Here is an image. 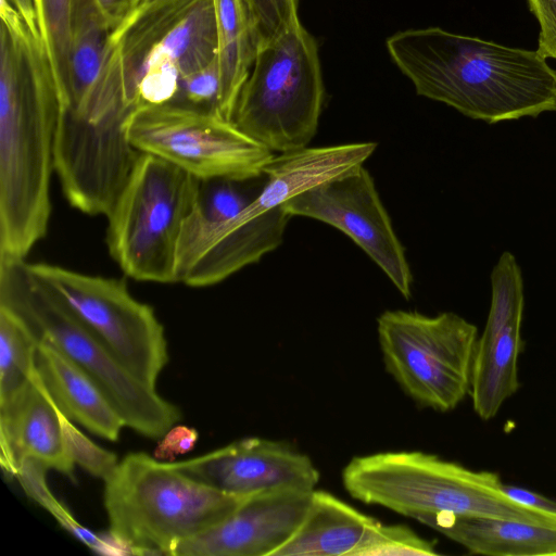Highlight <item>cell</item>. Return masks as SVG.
Listing matches in <instances>:
<instances>
[{"label":"cell","instance_id":"19","mask_svg":"<svg viewBox=\"0 0 556 556\" xmlns=\"http://www.w3.org/2000/svg\"><path fill=\"white\" fill-rule=\"evenodd\" d=\"M36 368L61 412L93 434L116 441L125 424L101 389L70 358L38 342Z\"/></svg>","mask_w":556,"mask_h":556},{"label":"cell","instance_id":"11","mask_svg":"<svg viewBox=\"0 0 556 556\" xmlns=\"http://www.w3.org/2000/svg\"><path fill=\"white\" fill-rule=\"evenodd\" d=\"M125 131L138 152L164 159L197 178L261 174L275 156L231 121L177 104L134 111Z\"/></svg>","mask_w":556,"mask_h":556},{"label":"cell","instance_id":"22","mask_svg":"<svg viewBox=\"0 0 556 556\" xmlns=\"http://www.w3.org/2000/svg\"><path fill=\"white\" fill-rule=\"evenodd\" d=\"M266 182L265 172L250 176L198 178L192 210L182 230L207 228L235 218L258 198Z\"/></svg>","mask_w":556,"mask_h":556},{"label":"cell","instance_id":"32","mask_svg":"<svg viewBox=\"0 0 556 556\" xmlns=\"http://www.w3.org/2000/svg\"><path fill=\"white\" fill-rule=\"evenodd\" d=\"M144 0H96L108 22L115 30L127 21Z\"/></svg>","mask_w":556,"mask_h":556},{"label":"cell","instance_id":"18","mask_svg":"<svg viewBox=\"0 0 556 556\" xmlns=\"http://www.w3.org/2000/svg\"><path fill=\"white\" fill-rule=\"evenodd\" d=\"M0 462L15 477L25 458H35L49 469L73 478L61 427L60 408L36 371L29 383L0 404Z\"/></svg>","mask_w":556,"mask_h":556},{"label":"cell","instance_id":"25","mask_svg":"<svg viewBox=\"0 0 556 556\" xmlns=\"http://www.w3.org/2000/svg\"><path fill=\"white\" fill-rule=\"evenodd\" d=\"M49 468L38 459L25 458L17 468L15 478L34 501L48 509L73 535L90 545L96 533L80 526L72 515L53 497L46 483L45 473Z\"/></svg>","mask_w":556,"mask_h":556},{"label":"cell","instance_id":"2","mask_svg":"<svg viewBox=\"0 0 556 556\" xmlns=\"http://www.w3.org/2000/svg\"><path fill=\"white\" fill-rule=\"evenodd\" d=\"M416 93L489 124L556 112V70L538 50L511 48L440 27L386 42Z\"/></svg>","mask_w":556,"mask_h":556},{"label":"cell","instance_id":"16","mask_svg":"<svg viewBox=\"0 0 556 556\" xmlns=\"http://www.w3.org/2000/svg\"><path fill=\"white\" fill-rule=\"evenodd\" d=\"M290 217L282 205L258 215L249 206L216 226L181 230L176 281L189 287L213 286L258 262L282 243Z\"/></svg>","mask_w":556,"mask_h":556},{"label":"cell","instance_id":"8","mask_svg":"<svg viewBox=\"0 0 556 556\" xmlns=\"http://www.w3.org/2000/svg\"><path fill=\"white\" fill-rule=\"evenodd\" d=\"M198 178L150 153H139L108 217L112 258L132 279L175 283L177 247Z\"/></svg>","mask_w":556,"mask_h":556},{"label":"cell","instance_id":"27","mask_svg":"<svg viewBox=\"0 0 556 556\" xmlns=\"http://www.w3.org/2000/svg\"><path fill=\"white\" fill-rule=\"evenodd\" d=\"M60 419L65 447L74 464L104 481L116 468L117 456L91 441L61 409Z\"/></svg>","mask_w":556,"mask_h":556},{"label":"cell","instance_id":"23","mask_svg":"<svg viewBox=\"0 0 556 556\" xmlns=\"http://www.w3.org/2000/svg\"><path fill=\"white\" fill-rule=\"evenodd\" d=\"M38 341L22 318L0 304V404L5 403L35 376Z\"/></svg>","mask_w":556,"mask_h":556},{"label":"cell","instance_id":"26","mask_svg":"<svg viewBox=\"0 0 556 556\" xmlns=\"http://www.w3.org/2000/svg\"><path fill=\"white\" fill-rule=\"evenodd\" d=\"M249 14L257 49L300 21L299 0H242Z\"/></svg>","mask_w":556,"mask_h":556},{"label":"cell","instance_id":"3","mask_svg":"<svg viewBox=\"0 0 556 556\" xmlns=\"http://www.w3.org/2000/svg\"><path fill=\"white\" fill-rule=\"evenodd\" d=\"M342 481L353 498L416 520L430 515H458L556 527V519L508 498L497 472L471 470L419 451L353 457L343 469Z\"/></svg>","mask_w":556,"mask_h":556},{"label":"cell","instance_id":"29","mask_svg":"<svg viewBox=\"0 0 556 556\" xmlns=\"http://www.w3.org/2000/svg\"><path fill=\"white\" fill-rule=\"evenodd\" d=\"M540 25L538 52L556 59V0H527Z\"/></svg>","mask_w":556,"mask_h":556},{"label":"cell","instance_id":"24","mask_svg":"<svg viewBox=\"0 0 556 556\" xmlns=\"http://www.w3.org/2000/svg\"><path fill=\"white\" fill-rule=\"evenodd\" d=\"M37 27L51 62L60 99L68 75L71 0H34Z\"/></svg>","mask_w":556,"mask_h":556},{"label":"cell","instance_id":"31","mask_svg":"<svg viewBox=\"0 0 556 556\" xmlns=\"http://www.w3.org/2000/svg\"><path fill=\"white\" fill-rule=\"evenodd\" d=\"M504 494L515 503L556 519V501L522 486L502 484Z\"/></svg>","mask_w":556,"mask_h":556},{"label":"cell","instance_id":"28","mask_svg":"<svg viewBox=\"0 0 556 556\" xmlns=\"http://www.w3.org/2000/svg\"><path fill=\"white\" fill-rule=\"evenodd\" d=\"M208 113L220 114V76L217 59L208 66L187 76L172 103ZM223 117V116H222Z\"/></svg>","mask_w":556,"mask_h":556},{"label":"cell","instance_id":"6","mask_svg":"<svg viewBox=\"0 0 556 556\" xmlns=\"http://www.w3.org/2000/svg\"><path fill=\"white\" fill-rule=\"evenodd\" d=\"M131 113L172 103L179 83L217 59L215 0H159L141 5L111 37Z\"/></svg>","mask_w":556,"mask_h":556},{"label":"cell","instance_id":"13","mask_svg":"<svg viewBox=\"0 0 556 556\" xmlns=\"http://www.w3.org/2000/svg\"><path fill=\"white\" fill-rule=\"evenodd\" d=\"M523 281L516 257L504 252L491 273V305L485 327L478 337L469 394L476 414L495 417L519 388Z\"/></svg>","mask_w":556,"mask_h":556},{"label":"cell","instance_id":"10","mask_svg":"<svg viewBox=\"0 0 556 556\" xmlns=\"http://www.w3.org/2000/svg\"><path fill=\"white\" fill-rule=\"evenodd\" d=\"M29 273L130 372L153 389L168 363L163 325L129 292L126 280L48 263Z\"/></svg>","mask_w":556,"mask_h":556},{"label":"cell","instance_id":"5","mask_svg":"<svg viewBox=\"0 0 556 556\" xmlns=\"http://www.w3.org/2000/svg\"><path fill=\"white\" fill-rule=\"evenodd\" d=\"M0 304L14 311L38 342L76 364L101 389L125 427L162 438L181 419L162 397L113 356L27 269L26 260L0 258Z\"/></svg>","mask_w":556,"mask_h":556},{"label":"cell","instance_id":"33","mask_svg":"<svg viewBox=\"0 0 556 556\" xmlns=\"http://www.w3.org/2000/svg\"><path fill=\"white\" fill-rule=\"evenodd\" d=\"M154 1H159V0H144L141 5L147 4V3H151V2H154Z\"/></svg>","mask_w":556,"mask_h":556},{"label":"cell","instance_id":"17","mask_svg":"<svg viewBox=\"0 0 556 556\" xmlns=\"http://www.w3.org/2000/svg\"><path fill=\"white\" fill-rule=\"evenodd\" d=\"M312 493L278 489L250 495L222 522L179 543L172 556H273L302 523Z\"/></svg>","mask_w":556,"mask_h":556},{"label":"cell","instance_id":"7","mask_svg":"<svg viewBox=\"0 0 556 556\" xmlns=\"http://www.w3.org/2000/svg\"><path fill=\"white\" fill-rule=\"evenodd\" d=\"M325 88L314 37L296 22L258 47L231 122L276 154L308 147Z\"/></svg>","mask_w":556,"mask_h":556},{"label":"cell","instance_id":"20","mask_svg":"<svg viewBox=\"0 0 556 556\" xmlns=\"http://www.w3.org/2000/svg\"><path fill=\"white\" fill-rule=\"evenodd\" d=\"M470 554L490 556L556 555V527L480 516L430 515L418 519Z\"/></svg>","mask_w":556,"mask_h":556},{"label":"cell","instance_id":"4","mask_svg":"<svg viewBox=\"0 0 556 556\" xmlns=\"http://www.w3.org/2000/svg\"><path fill=\"white\" fill-rule=\"evenodd\" d=\"M248 496L224 493L172 462L129 453L104 480L110 532L134 555H170L181 542L218 525Z\"/></svg>","mask_w":556,"mask_h":556},{"label":"cell","instance_id":"15","mask_svg":"<svg viewBox=\"0 0 556 556\" xmlns=\"http://www.w3.org/2000/svg\"><path fill=\"white\" fill-rule=\"evenodd\" d=\"M172 463L188 477L236 496L278 489L311 492L319 481L318 469L307 455L285 442L256 437Z\"/></svg>","mask_w":556,"mask_h":556},{"label":"cell","instance_id":"30","mask_svg":"<svg viewBox=\"0 0 556 556\" xmlns=\"http://www.w3.org/2000/svg\"><path fill=\"white\" fill-rule=\"evenodd\" d=\"M199 438L195 429L187 426H173L161 438L154 450L156 459L173 460L176 456L190 452Z\"/></svg>","mask_w":556,"mask_h":556},{"label":"cell","instance_id":"1","mask_svg":"<svg viewBox=\"0 0 556 556\" xmlns=\"http://www.w3.org/2000/svg\"><path fill=\"white\" fill-rule=\"evenodd\" d=\"M0 21V258L26 260L49 227L61 100L39 31L7 0Z\"/></svg>","mask_w":556,"mask_h":556},{"label":"cell","instance_id":"12","mask_svg":"<svg viewBox=\"0 0 556 556\" xmlns=\"http://www.w3.org/2000/svg\"><path fill=\"white\" fill-rule=\"evenodd\" d=\"M282 206L291 216L314 218L344 232L405 299L410 298L413 277L404 248L363 165L292 197Z\"/></svg>","mask_w":556,"mask_h":556},{"label":"cell","instance_id":"14","mask_svg":"<svg viewBox=\"0 0 556 556\" xmlns=\"http://www.w3.org/2000/svg\"><path fill=\"white\" fill-rule=\"evenodd\" d=\"M435 543L403 525H382L326 491L314 490L295 533L273 556L437 555Z\"/></svg>","mask_w":556,"mask_h":556},{"label":"cell","instance_id":"9","mask_svg":"<svg viewBox=\"0 0 556 556\" xmlns=\"http://www.w3.org/2000/svg\"><path fill=\"white\" fill-rule=\"evenodd\" d=\"M386 370L419 406L448 412L470 391L477 327L444 312L386 311L377 319Z\"/></svg>","mask_w":556,"mask_h":556},{"label":"cell","instance_id":"21","mask_svg":"<svg viewBox=\"0 0 556 556\" xmlns=\"http://www.w3.org/2000/svg\"><path fill=\"white\" fill-rule=\"evenodd\" d=\"M220 114L231 121L240 90L249 77L257 45L242 0H215Z\"/></svg>","mask_w":556,"mask_h":556}]
</instances>
